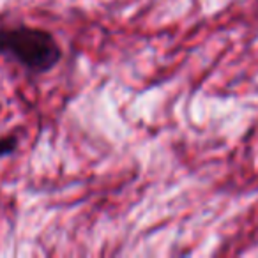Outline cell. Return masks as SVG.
Masks as SVG:
<instances>
[{"label":"cell","instance_id":"6da1fadb","mask_svg":"<svg viewBox=\"0 0 258 258\" xmlns=\"http://www.w3.org/2000/svg\"><path fill=\"white\" fill-rule=\"evenodd\" d=\"M0 55L32 75H44L60 62L62 48L48 30L18 25L0 29Z\"/></svg>","mask_w":258,"mask_h":258},{"label":"cell","instance_id":"3957f363","mask_svg":"<svg viewBox=\"0 0 258 258\" xmlns=\"http://www.w3.org/2000/svg\"><path fill=\"white\" fill-rule=\"evenodd\" d=\"M0 110H2V106H0Z\"/></svg>","mask_w":258,"mask_h":258},{"label":"cell","instance_id":"7a4b0ae2","mask_svg":"<svg viewBox=\"0 0 258 258\" xmlns=\"http://www.w3.org/2000/svg\"><path fill=\"white\" fill-rule=\"evenodd\" d=\"M18 147V137L16 135H9V137L0 138V158L11 156Z\"/></svg>","mask_w":258,"mask_h":258}]
</instances>
